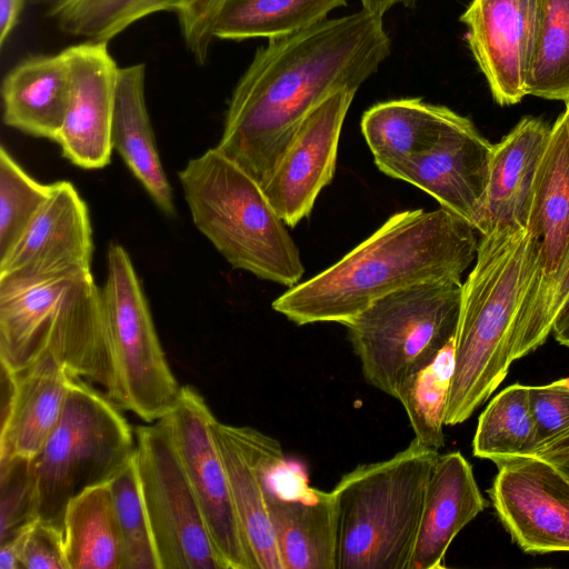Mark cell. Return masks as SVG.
<instances>
[{"label":"cell","instance_id":"obj_41","mask_svg":"<svg viewBox=\"0 0 569 569\" xmlns=\"http://www.w3.org/2000/svg\"><path fill=\"white\" fill-rule=\"evenodd\" d=\"M26 527L16 536L0 542V569H21L20 551Z\"/></svg>","mask_w":569,"mask_h":569},{"label":"cell","instance_id":"obj_9","mask_svg":"<svg viewBox=\"0 0 569 569\" xmlns=\"http://www.w3.org/2000/svg\"><path fill=\"white\" fill-rule=\"evenodd\" d=\"M136 462L160 569H223L160 420L134 430Z\"/></svg>","mask_w":569,"mask_h":569},{"label":"cell","instance_id":"obj_42","mask_svg":"<svg viewBox=\"0 0 569 569\" xmlns=\"http://www.w3.org/2000/svg\"><path fill=\"white\" fill-rule=\"evenodd\" d=\"M551 332L559 343L569 348V296L553 320Z\"/></svg>","mask_w":569,"mask_h":569},{"label":"cell","instance_id":"obj_21","mask_svg":"<svg viewBox=\"0 0 569 569\" xmlns=\"http://www.w3.org/2000/svg\"><path fill=\"white\" fill-rule=\"evenodd\" d=\"M485 507L466 458L459 451L439 455L426 487L407 569L445 568L452 540Z\"/></svg>","mask_w":569,"mask_h":569},{"label":"cell","instance_id":"obj_17","mask_svg":"<svg viewBox=\"0 0 569 569\" xmlns=\"http://www.w3.org/2000/svg\"><path fill=\"white\" fill-rule=\"evenodd\" d=\"M92 252L88 207L70 181H57L20 240L0 259V279L91 270Z\"/></svg>","mask_w":569,"mask_h":569},{"label":"cell","instance_id":"obj_27","mask_svg":"<svg viewBox=\"0 0 569 569\" xmlns=\"http://www.w3.org/2000/svg\"><path fill=\"white\" fill-rule=\"evenodd\" d=\"M527 228L540 243L538 277L552 274L569 249V143L560 116L538 166Z\"/></svg>","mask_w":569,"mask_h":569},{"label":"cell","instance_id":"obj_31","mask_svg":"<svg viewBox=\"0 0 569 569\" xmlns=\"http://www.w3.org/2000/svg\"><path fill=\"white\" fill-rule=\"evenodd\" d=\"M455 340L429 365L406 377L395 397L408 416L415 439L439 450L445 445L443 427L453 371Z\"/></svg>","mask_w":569,"mask_h":569},{"label":"cell","instance_id":"obj_14","mask_svg":"<svg viewBox=\"0 0 569 569\" xmlns=\"http://www.w3.org/2000/svg\"><path fill=\"white\" fill-rule=\"evenodd\" d=\"M234 510L254 569H282L266 501L268 475L286 460L281 443L252 427L212 421Z\"/></svg>","mask_w":569,"mask_h":569},{"label":"cell","instance_id":"obj_5","mask_svg":"<svg viewBox=\"0 0 569 569\" xmlns=\"http://www.w3.org/2000/svg\"><path fill=\"white\" fill-rule=\"evenodd\" d=\"M439 455L413 439L392 457L359 465L340 478L331 490L337 569H407Z\"/></svg>","mask_w":569,"mask_h":569},{"label":"cell","instance_id":"obj_25","mask_svg":"<svg viewBox=\"0 0 569 569\" xmlns=\"http://www.w3.org/2000/svg\"><path fill=\"white\" fill-rule=\"evenodd\" d=\"M1 92L7 126L56 141L70 93V71L63 52L22 60L4 77Z\"/></svg>","mask_w":569,"mask_h":569},{"label":"cell","instance_id":"obj_38","mask_svg":"<svg viewBox=\"0 0 569 569\" xmlns=\"http://www.w3.org/2000/svg\"><path fill=\"white\" fill-rule=\"evenodd\" d=\"M21 569H69L62 529L39 518L24 530L20 551Z\"/></svg>","mask_w":569,"mask_h":569},{"label":"cell","instance_id":"obj_44","mask_svg":"<svg viewBox=\"0 0 569 569\" xmlns=\"http://www.w3.org/2000/svg\"><path fill=\"white\" fill-rule=\"evenodd\" d=\"M560 117L563 121L566 132H567L568 143H569V100L566 101L565 111H563V113L560 114Z\"/></svg>","mask_w":569,"mask_h":569},{"label":"cell","instance_id":"obj_12","mask_svg":"<svg viewBox=\"0 0 569 569\" xmlns=\"http://www.w3.org/2000/svg\"><path fill=\"white\" fill-rule=\"evenodd\" d=\"M356 92L333 93L302 120L262 187L288 227L309 217L319 193L331 182L342 124Z\"/></svg>","mask_w":569,"mask_h":569},{"label":"cell","instance_id":"obj_33","mask_svg":"<svg viewBox=\"0 0 569 569\" xmlns=\"http://www.w3.org/2000/svg\"><path fill=\"white\" fill-rule=\"evenodd\" d=\"M121 540V569H160L136 453L109 480Z\"/></svg>","mask_w":569,"mask_h":569},{"label":"cell","instance_id":"obj_19","mask_svg":"<svg viewBox=\"0 0 569 569\" xmlns=\"http://www.w3.org/2000/svg\"><path fill=\"white\" fill-rule=\"evenodd\" d=\"M73 375L50 352L22 372L1 366L0 459H34L60 420Z\"/></svg>","mask_w":569,"mask_h":569},{"label":"cell","instance_id":"obj_15","mask_svg":"<svg viewBox=\"0 0 569 569\" xmlns=\"http://www.w3.org/2000/svg\"><path fill=\"white\" fill-rule=\"evenodd\" d=\"M492 147L470 119L458 114L431 149L399 167L391 178L416 186L475 226Z\"/></svg>","mask_w":569,"mask_h":569},{"label":"cell","instance_id":"obj_26","mask_svg":"<svg viewBox=\"0 0 569 569\" xmlns=\"http://www.w3.org/2000/svg\"><path fill=\"white\" fill-rule=\"evenodd\" d=\"M459 113L420 98L378 102L361 118V132L378 169L395 170L431 149Z\"/></svg>","mask_w":569,"mask_h":569},{"label":"cell","instance_id":"obj_8","mask_svg":"<svg viewBox=\"0 0 569 569\" xmlns=\"http://www.w3.org/2000/svg\"><path fill=\"white\" fill-rule=\"evenodd\" d=\"M101 307L108 346L106 395L153 423L174 407L182 386L167 361L132 260L117 242L108 248Z\"/></svg>","mask_w":569,"mask_h":569},{"label":"cell","instance_id":"obj_7","mask_svg":"<svg viewBox=\"0 0 569 569\" xmlns=\"http://www.w3.org/2000/svg\"><path fill=\"white\" fill-rule=\"evenodd\" d=\"M461 299L459 280L422 282L382 297L348 322L366 381L395 397L406 377L455 340Z\"/></svg>","mask_w":569,"mask_h":569},{"label":"cell","instance_id":"obj_36","mask_svg":"<svg viewBox=\"0 0 569 569\" xmlns=\"http://www.w3.org/2000/svg\"><path fill=\"white\" fill-rule=\"evenodd\" d=\"M34 519L32 459H0V542L16 536Z\"/></svg>","mask_w":569,"mask_h":569},{"label":"cell","instance_id":"obj_34","mask_svg":"<svg viewBox=\"0 0 569 569\" xmlns=\"http://www.w3.org/2000/svg\"><path fill=\"white\" fill-rule=\"evenodd\" d=\"M568 296L569 249L558 269L550 276H537L526 293L513 326L512 360L527 356L546 341Z\"/></svg>","mask_w":569,"mask_h":569},{"label":"cell","instance_id":"obj_35","mask_svg":"<svg viewBox=\"0 0 569 569\" xmlns=\"http://www.w3.org/2000/svg\"><path fill=\"white\" fill-rule=\"evenodd\" d=\"M53 183H41L27 173L10 152L0 148V259L20 240Z\"/></svg>","mask_w":569,"mask_h":569},{"label":"cell","instance_id":"obj_23","mask_svg":"<svg viewBox=\"0 0 569 569\" xmlns=\"http://www.w3.org/2000/svg\"><path fill=\"white\" fill-rule=\"evenodd\" d=\"M266 501L282 569H337L338 516L332 491L307 483L284 497L267 483Z\"/></svg>","mask_w":569,"mask_h":569},{"label":"cell","instance_id":"obj_6","mask_svg":"<svg viewBox=\"0 0 569 569\" xmlns=\"http://www.w3.org/2000/svg\"><path fill=\"white\" fill-rule=\"evenodd\" d=\"M120 409L72 377L60 420L32 459L37 518L61 528L71 499L109 481L134 456L136 436Z\"/></svg>","mask_w":569,"mask_h":569},{"label":"cell","instance_id":"obj_24","mask_svg":"<svg viewBox=\"0 0 569 569\" xmlns=\"http://www.w3.org/2000/svg\"><path fill=\"white\" fill-rule=\"evenodd\" d=\"M112 146L157 207L176 212L144 100V64L119 68L112 113Z\"/></svg>","mask_w":569,"mask_h":569},{"label":"cell","instance_id":"obj_37","mask_svg":"<svg viewBox=\"0 0 569 569\" xmlns=\"http://www.w3.org/2000/svg\"><path fill=\"white\" fill-rule=\"evenodd\" d=\"M528 401L537 449L569 431V378L528 387Z\"/></svg>","mask_w":569,"mask_h":569},{"label":"cell","instance_id":"obj_2","mask_svg":"<svg viewBox=\"0 0 569 569\" xmlns=\"http://www.w3.org/2000/svg\"><path fill=\"white\" fill-rule=\"evenodd\" d=\"M476 232L469 221L445 208L397 212L336 263L289 288L271 306L298 326H346L400 289L428 281H461L476 260Z\"/></svg>","mask_w":569,"mask_h":569},{"label":"cell","instance_id":"obj_30","mask_svg":"<svg viewBox=\"0 0 569 569\" xmlns=\"http://www.w3.org/2000/svg\"><path fill=\"white\" fill-rule=\"evenodd\" d=\"M525 89L549 100H569V0H536Z\"/></svg>","mask_w":569,"mask_h":569},{"label":"cell","instance_id":"obj_10","mask_svg":"<svg viewBox=\"0 0 569 569\" xmlns=\"http://www.w3.org/2000/svg\"><path fill=\"white\" fill-rule=\"evenodd\" d=\"M214 418L201 393L192 386H182L177 403L160 421L199 502L223 569H254L213 436Z\"/></svg>","mask_w":569,"mask_h":569},{"label":"cell","instance_id":"obj_16","mask_svg":"<svg viewBox=\"0 0 569 569\" xmlns=\"http://www.w3.org/2000/svg\"><path fill=\"white\" fill-rule=\"evenodd\" d=\"M91 280V270L82 269L0 279L1 366L19 373L41 358L60 310Z\"/></svg>","mask_w":569,"mask_h":569},{"label":"cell","instance_id":"obj_28","mask_svg":"<svg viewBox=\"0 0 569 569\" xmlns=\"http://www.w3.org/2000/svg\"><path fill=\"white\" fill-rule=\"evenodd\" d=\"M69 569H121V540L109 481L69 501L62 519Z\"/></svg>","mask_w":569,"mask_h":569},{"label":"cell","instance_id":"obj_18","mask_svg":"<svg viewBox=\"0 0 569 569\" xmlns=\"http://www.w3.org/2000/svg\"><path fill=\"white\" fill-rule=\"evenodd\" d=\"M536 0H471L460 21L467 41L500 106L518 103L525 80Z\"/></svg>","mask_w":569,"mask_h":569},{"label":"cell","instance_id":"obj_13","mask_svg":"<svg viewBox=\"0 0 569 569\" xmlns=\"http://www.w3.org/2000/svg\"><path fill=\"white\" fill-rule=\"evenodd\" d=\"M108 42L87 41L62 52L70 71V93L56 142L62 156L82 169L110 163L112 113L118 67Z\"/></svg>","mask_w":569,"mask_h":569},{"label":"cell","instance_id":"obj_3","mask_svg":"<svg viewBox=\"0 0 569 569\" xmlns=\"http://www.w3.org/2000/svg\"><path fill=\"white\" fill-rule=\"evenodd\" d=\"M540 269V243L527 226H499L480 236L465 283L446 426L466 421L506 378L515 321Z\"/></svg>","mask_w":569,"mask_h":569},{"label":"cell","instance_id":"obj_22","mask_svg":"<svg viewBox=\"0 0 569 569\" xmlns=\"http://www.w3.org/2000/svg\"><path fill=\"white\" fill-rule=\"evenodd\" d=\"M550 127L525 117L493 144L481 208L475 222L485 234L499 226H527L538 166Z\"/></svg>","mask_w":569,"mask_h":569},{"label":"cell","instance_id":"obj_39","mask_svg":"<svg viewBox=\"0 0 569 569\" xmlns=\"http://www.w3.org/2000/svg\"><path fill=\"white\" fill-rule=\"evenodd\" d=\"M532 455L551 463L569 479V431L539 447Z\"/></svg>","mask_w":569,"mask_h":569},{"label":"cell","instance_id":"obj_32","mask_svg":"<svg viewBox=\"0 0 569 569\" xmlns=\"http://www.w3.org/2000/svg\"><path fill=\"white\" fill-rule=\"evenodd\" d=\"M472 448L476 457L491 461L535 452L527 386L511 385L489 402L479 417Z\"/></svg>","mask_w":569,"mask_h":569},{"label":"cell","instance_id":"obj_1","mask_svg":"<svg viewBox=\"0 0 569 569\" xmlns=\"http://www.w3.org/2000/svg\"><path fill=\"white\" fill-rule=\"evenodd\" d=\"M390 48L382 17L363 9L270 39L233 89L216 149L263 187L302 120L333 93L357 91Z\"/></svg>","mask_w":569,"mask_h":569},{"label":"cell","instance_id":"obj_20","mask_svg":"<svg viewBox=\"0 0 569 569\" xmlns=\"http://www.w3.org/2000/svg\"><path fill=\"white\" fill-rule=\"evenodd\" d=\"M224 0H56L47 16L64 33L108 42L136 21L158 11L178 17L184 43L206 63Z\"/></svg>","mask_w":569,"mask_h":569},{"label":"cell","instance_id":"obj_4","mask_svg":"<svg viewBox=\"0 0 569 569\" xmlns=\"http://www.w3.org/2000/svg\"><path fill=\"white\" fill-rule=\"evenodd\" d=\"M178 177L194 227L232 268L289 288L299 283V248L252 177L216 147Z\"/></svg>","mask_w":569,"mask_h":569},{"label":"cell","instance_id":"obj_43","mask_svg":"<svg viewBox=\"0 0 569 569\" xmlns=\"http://www.w3.org/2000/svg\"><path fill=\"white\" fill-rule=\"evenodd\" d=\"M362 9L376 16L383 17L395 4L409 0H360Z\"/></svg>","mask_w":569,"mask_h":569},{"label":"cell","instance_id":"obj_40","mask_svg":"<svg viewBox=\"0 0 569 569\" xmlns=\"http://www.w3.org/2000/svg\"><path fill=\"white\" fill-rule=\"evenodd\" d=\"M26 0H0V47L17 26Z\"/></svg>","mask_w":569,"mask_h":569},{"label":"cell","instance_id":"obj_29","mask_svg":"<svg viewBox=\"0 0 569 569\" xmlns=\"http://www.w3.org/2000/svg\"><path fill=\"white\" fill-rule=\"evenodd\" d=\"M347 0H224L214 39H276L311 27Z\"/></svg>","mask_w":569,"mask_h":569},{"label":"cell","instance_id":"obj_11","mask_svg":"<svg viewBox=\"0 0 569 569\" xmlns=\"http://www.w3.org/2000/svg\"><path fill=\"white\" fill-rule=\"evenodd\" d=\"M493 462L489 495L512 540L528 553L569 552V479L533 455Z\"/></svg>","mask_w":569,"mask_h":569}]
</instances>
